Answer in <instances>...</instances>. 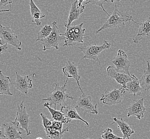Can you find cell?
Instances as JSON below:
<instances>
[{"mask_svg":"<svg viewBox=\"0 0 150 139\" xmlns=\"http://www.w3.org/2000/svg\"><path fill=\"white\" fill-rule=\"evenodd\" d=\"M69 78H67L66 82L63 86H60L59 84H54V87L53 91L50 96L45 99H43L42 101L48 102L47 104L48 106L51 107L54 106V109H56L57 105L64 106H66V100L71 99L73 100L74 98L70 94L66 93L67 89L66 88V84L68 82Z\"/></svg>","mask_w":150,"mask_h":139,"instance_id":"1","label":"cell"},{"mask_svg":"<svg viewBox=\"0 0 150 139\" xmlns=\"http://www.w3.org/2000/svg\"><path fill=\"white\" fill-rule=\"evenodd\" d=\"M114 8V11L108 17L102 27L96 31V34L105 29L125 26V23L128 21H132L135 23V21L133 20L132 16L129 15L128 13L123 14L120 12L116 5H115Z\"/></svg>","mask_w":150,"mask_h":139,"instance_id":"2","label":"cell"},{"mask_svg":"<svg viewBox=\"0 0 150 139\" xmlns=\"http://www.w3.org/2000/svg\"><path fill=\"white\" fill-rule=\"evenodd\" d=\"M83 23L78 25H71L65 33L61 34L65 39L63 47L74 46L79 43H84L86 29L83 28Z\"/></svg>","mask_w":150,"mask_h":139,"instance_id":"3","label":"cell"},{"mask_svg":"<svg viewBox=\"0 0 150 139\" xmlns=\"http://www.w3.org/2000/svg\"><path fill=\"white\" fill-rule=\"evenodd\" d=\"M111 45L110 43L104 40L102 45H97L89 43L88 45H84L78 47V48L80 49L81 52L83 53L82 59L85 58L90 60H96L99 62V65L100 66L101 63L99 61L98 56L103 50L110 48Z\"/></svg>","mask_w":150,"mask_h":139,"instance_id":"4","label":"cell"},{"mask_svg":"<svg viewBox=\"0 0 150 139\" xmlns=\"http://www.w3.org/2000/svg\"><path fill=\"white\" fill-rule=\"evenodd\" d=\"M52 31L50 35L45 39L41 41L43 45V50L46 51L51 48L59 49V45L64 39L61 35L58 27L57 26V22L53 21L52 23Z\"/></svg>","mask_w":150,"mask_h":139,"instance_id":"5","label":"cell"},{"mask_svg":"<svg viewBox=\"0 0 150 139\" xmlns=\"http://www.w3.org/2000/svg\"><path fill=\"white\" fill-rule=\"evenodd\" d=\"M12 45L19 50H21V42L10 26L4 27L0 24V45Z\"/></svg>","mask_w":150,"mask_h":139,"instance_id":"6","label":"cell"},{"mask_svg":"<svg viewBox=\"0 0 150 139\" xmlns=\"http://www.w3.org/2000/svg\"><path fill=\"white\" fill-rule=\"evenodd\" d=\"M127 94L125 88L120 86L119 88H114L113 90L106 91L104 94H102L100 101L108 106H113L119 104L123 100L125 95Z\"/></svg>","mask_w":150,"mask_h":139,"instance_id":"7","label":"cell"},{"mask_svg":"<svg viewBox=\"0 0 150 139\" xmlns=\"http://www.w3.org/2000/svg\"><path fill=\"white\" fill-rule=\"evenodd\" d=\"M24 100L21 102V104L17 106V116L14 122L17 123L19 126L21 127V130L26 131V136H29L31 134L29 126L31 121L30 119V116L27 113L26 108L24 106Z\"/></svg>","mask_w":150,"mask_h":139,"instance_id":"8","label":"cell"},{"mask_svg":"<svg viewBox=\"0 0 150 139\" xmlns=\"http://www.w3.org/2000/svg\"><path fill=\"white\" fill-rule=\"evenodd\" d=\"M112 63L115 65V68L117 72L125 73L127 75L131 77V74L129 72L130 63L128 59L127 55L122 49L118 50L117 56L112 60Z\"/></svg>","mask_w":150,"mask_h":139,"instance_id":"9","label":"cell"},{"mask_svg":"<svg viewBox=\"0 0 150 139\" xmlns=\"http://www.w3.org/2000/svg\"><path fill=\"white\" fill-rule=\"evenodd\" d=\"M75 108L80 110L84 113L89 114L97 115L98 111L97 110V104L93 106L92 103V98L90 95H86L82 94L79 97L76 101V106Z\"/></svg>","mask_w":150,"mask_h":139,"instance_id":"10","label":"cell"},{"mask_svg":"<svg viewBox=\"0 0 150 139\" xmlns=\"http://www.w3.org/2000/svg\"><path fill=\"white\" fill-rule=\"evenodd\" d=\"M144 102V98L132 101L128 108L127 109L128 112L127 117H130L131 116H135L139 120L143 118L146 112Z\"/></svg>","mask_w":150,"mask_h":139,"instance_id":"11","label":"cell"},{"mask_svg":"<svg viewBox=\"0 0 150 139\" xmlns=\"http://www.w3.org/2000/svg\"><path fill=\"white\" fill-rule=\"evenodd\" d=\"M62 71L64 75L66 76L67 78H73L75 79L81 93L82 94H84L80 85V76L79 74L78 65L76 64L74 62H71L69 59H67L66 60V66L62 68Z\"/></svg>","mask_w":150,"mask_h":139,"instance_id":"12","label":"cell"},{"mask_svg":"<svg viewBox=\"0 0 150 139\" xmlns=\"http://www.w3.org/2000/svg\"><path fill=\"white\" fill-rule=\"evenodd\" d=\"M84 1L76 0L72 3L67 19V24H64V26L66 27L67 29L71 25L73 21L78 19L80 16L84 11L85 6L82 5V3Z\"/></svg>","mask_w":150,"mask_h":139,"instance_id":"13","label":"cell"},{"mask_svg":"<svg viewBox=\"0 0 150 139\" xmlns=\"http://www.w3.org/2000/svg\"><path fill=\"white\" fill-rule=\"evenodd\" d=\"M16 81L14 86L17 91L23 94L28 95V90L33 87L32 80L28 76L22 77L16 72Z\"/></svg>","mask_w":150,"mask_h":139,"instance_id":"14","label":"cell"},{"mask_svg":"<svg viewBox=\"0 0 150 139\" xmlns=\"http://www.w3.org/2000/svg\"><path fill=\"white\" fill-rule=\"evenodd\" d=\"M107 75L114 79L120 85L121 87L125 88L128 82L132 80V77L123 73L117 72L116 69L113 66H109L106 69Z\"/></svg>","mask_w":150,"mask_h":139,"instance_id":"15","label":"cell"},{"mask_svg":"<svg viewBox=\"0 0 150 139\" xmlns=\"http://www.w3.org/2000/svg\"><path fill=\"white\" fill-rule=\"evenodd\" d=\"M4 128L6 139H22L21 133L18 130L19 124L14 121L2 125Z\"/></svg>","mask_w":150,"mask_h":139,"instance_id":"16","label":"cell"},{"mask_svg":"<svg viewBox=\"0 0 150 139\" xmlns=\"http://www.w3.org/2000/svg\"><path fill=\"white\" fill-rule=\"evenodd\" d=\"M135 23L139 25V30L138 34L133 38L132 41L135 43H137L145 37L150 35V17L146 18L143 23L135 21Z\"/></svg>","mask_w":150,"mask_h":139,"instance_id":"17","label":"cell"},{"mask_svg":"<svg viewBox=\"0 0 150 139\" xmlns=\"http://www.w3.org/2000/svg\"><path fill=\"white\" fill-rule=\"evenodd\" d=\"M60 111L63 113L67 119L71 121L72 120H80L84 123L87 127L89 126V124L86 121L81 118L79 115L75 108L72 106H62Z\"/></svg>","mask_w":150,"mask_h":139,"instance_id":"18","label":"cell"},{"mask_svg":"<svg viewBox=\"0 0 150 139\" xmlns=\"http://www.w3.org/2000/svg\"><path fill=\"white\" fill-rule=\"evenodd\" d=\"M132 80L128 82L126 87L125 88V91L129 94H133L134 96H141L142 88L138 78L134 74H131Z\"/></svg>","mask_w":150,"mask_h":139,"instance_id":"19","label":"cell"},{"mask_svg":"<svg viewBox=\"0 0 150 139\" xmlns=\"http://www.w3.org/2000/svg\"><path fill=\"white\" fill-rule=\"evenodd\" d=\"M113 123L111 124L116 123L117 125V127L120 129L122 133V139H129L132 134L135 133V131L132 130L129 124L127 123L122 118H113Z\"/></svg>","mask_w":150,"mask_h":139,"instance_id":"20","label":"cell"},{"mask_svg":"<svg viewBox=\"0 0 150 139\" xmlns=\"http://www.w3.org/2000/svg\"><path fill=\"white\" fill-rule=\"evenodd\" d=\"M29 4L30 6V14L33 18L32 22L36 26H40L42 24L41 21V19L45 17V15L42 13L41 10L36 6V4L34 2L33 0L30 1Z\"/></svg>","mask_w":150,"mask_h":139,"instance_id":"21","label":"cell"},{"mask_svg":"<svg viewBox=\"0 0 150 139\" xmlns=\"http://www.w3.org/2000/svg\"><path fill=\"white\" fill-rule=\"evenodd\" d=\"M11 84V82L10 77L4 76L2 72L0 70V95H13L10 89Z\"/></svg>","mask_w":150,"mask_h":139,"instance_id":"22","label":"cell"},{"mask_svg":"<svg viewBox=\"0 0 150 139\" xmlns=\"http://www.w3.org/2000/svg\"><path fill=\"white\" fill-rule=\"evenodd\" d=\"M43 106L49 110V112L51 113L52 121H59L64 124H68L69 123L71 122L70 121L66 118L65 115L61 111H57L56 109L52 108L51 107L48 106L46 103H45Z\"/></svg>","mask_w":150,"mask_h":139,"instance_id":"23","label":"cell"},{"mask_svg":"<svg viewBox=\"0 0 150 139\" xmlns=\"http://www.w3.org/2000/svg\"><path fill=\"white\" fill-rule=\"evenodd\" d=\"M147 68L144 71V74L140 79L139 84L142 89L148 91L150 89V64L149 61L146 62Z\"/></svg>","mask_w":150,"mask_h":139,"instance_id":"24","label":"cell"},{"mask_svg":"<svg viewBox=\"0 0 150 139\" xmlns=\"http://www.w3.org/2000/svg\"><path fill=\"white\" fill-rule=\"evenodd\" d=\"M52 31V27L50 25H45L42 27L41 30L38 33L36 41H42V40L45 39L48 37Z\"/></svg>","mask_w":150,"mask_h":139,"instance_id":"25","label":"cell"},{"mask_svg":"<svg viewBox=\"0 0 150 139\" xmlns=\"http://www.w3.org/2000/svg\"><path fill=\"white\" fill-rule=\"evenodd\" d=\"M71 125L64 128L62 132L59 131H55L53 133H49L48 134H46L47 138L50 139H62L63 137L64 134L66 132H68L69 131V128Z\"/></svg>","mask_w":150,"mask_h":139,"instance_id":"26","label":"cell"},{"mask_svg":"<svg viewBox=\"0 0 150 139\" xmlns=\"http://www.w3.org/2000/svg\"><path fill=\"white\" fill-rule=\"evenodd\" d=\"M102 138L99 139H123L122 138L117 136L113 133V130L110 128H108L102 132Z\"/></svg>","mask_w":150,"mask_h":139,"instance_id":"27","label":"cell"},{"mask_svg":"<svg viewBox=\"0 0 150 139\" xmlns=\"http://www.w3.org/2000/svg\"><path fill=\"white\" fill-rule=\"evenodd\" d=\"M105 2H108V1L107 0H102V1H95V0H91V1H89L87 2H86V4H88L89 3H90L93 5H96V6H100L102 8V9H103V10L104 11V12L107 14V15L108 16V17L110 16V15L108 13V12H107L106 10H105L104 6H103V4Z\"/></svg>","mask_w":150,"mask_h":139,"instance_id":"28","label":"cell"},{"mask_svg":"<svg viewBox=\"0 0 150 139\" xmlns=\"http://www.w3.org/2000/svg\"><path fill=\"white\" fill-rule=\"evenodd\" d=\"M40 116L41 117V119H42V125L44 127V129H45L48 127L52 125V120H50L49 119L48 117L45 116V115H44L43 113H41Z\"/></svg>","mask_w":150,"mask_h":139,"instance_id":"29","label":"cell"},{"mask_svg":"<svg viewBox=\"0 0 150 139\" xmlns=\"http://www.w3.org/2000/svg\"><path fill=\"white\" fill-rule=\"evenodd\" d=\"M63 124V123L59 121H54L52 120L51 126L54 127L56 130L59 132H62L64 130Z\"/></svg>","mask_w":150,"mask_h":139,"instance_id":"30","label":"cell"},{"mask_svg":"<svg viewBox=\"0 0 150 139\" xmlns=\"http://www.w3.org/2000/svg\"><path fill=\"white\" fill-rule=\"evenodd\" d=\"M12 3V1L11 0H1L0 1V6L5 7L8 4H9L10 6H11Z\"/></svg>","mask_w":150,"mask_h":139,"instance_id":"31","label":"cell"},{"mask_svg":"<svg viewBox=\"0 0 150 139\" xmlns=\"http://www.w3.org/2000/svg\"><path fill=\"white\" fill-rule=\"evenodd\" d=\"M8 46L7 45H0V54H2L4 52H6L8 50Z\"/></svg>","mask_w":150,"mask_h":139,"instance_id":"32","label":"cell"},{"mask_svg":"<svg viewBox=\"0 0 150 139\" xmlns=\"http://www.w3.org/2000/svg\"><path fill=\"white\" fill-rule=\"evenodd\" d=\"M0 138H3L6 139L4 128L2 125H0Z\"/></svg>","mask_w":150,"mask_h":139,"instance_id":"33","label":"cell"},{"mask_svg":"<svg viewBox=\"0 0 150 139\" xmlns=\"http://www.w3.org/2000/svg\"><path fill=\"white\" fill-rule=\"evenodd\" d=\"M11 11V6H10L9 10H0V13L1 12H10Z\"/></svg>","mask_w":150,"mask_h":139,"instance_id":"34","label":"cell"},{"mask_svg":"<svg viewBox=\"0 0 150 139\" xmlns=\"http://www.w3.org/2000/svg\"><path fill=\"white\" fill-rule=\"evenodd\" d=\"M36 139H43V138H40V137H39V138H37Z\"/></svg>","mask_w":150,"mask_h":139,"instance_id":"35","label":"cell"},{"mask_svg":"<svg viewBox=\"0 0 150 139\" xmlns=\"http://www.w3.org/2000/svg\"></svg>","mask_w":150,"mask_h":139,"instance_id":"36","label":"cell"}]
</instances>
